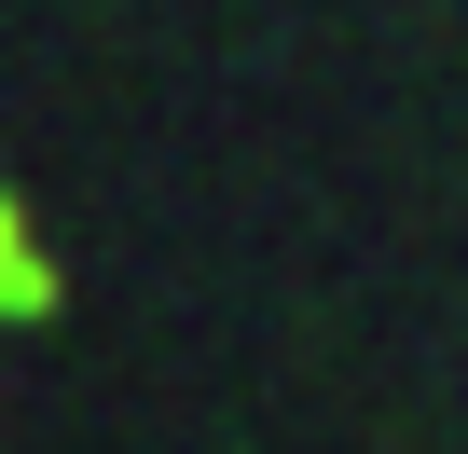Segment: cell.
<instances>
[{"label": "cell", "instance_id": "cell-1", "mask_svg": "<svg viewBox=\"0 0 468 454\" xmlns=\"http://www.w3.org/2000/svg\"><path fill=\"white\" fill-rule=\"evenodd\" d=\"M56 303V276H42V248H28V220L0 206V317H42Z\"/></svg>", "mask_w": 468, "mask_h": 454}]
</instances>
